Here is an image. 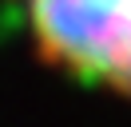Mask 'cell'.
Returning <instances> with one entry per match:
<instances>
[{
	"label": "cell",
	"instance_id": "6da1fadb",
	"mask_svg": "<svg viewBox=\"0 0 131 127\" xmlns=\"http://www.w3.org/2000/svg\"><path fill=\"white\" fill-rule=\"evenodd\" d=\"M16 12L40 68L131 103V0H16Z\"/></svg>",
	"mask_w": 131,
	"mask_h": 127
}]
</instances>
